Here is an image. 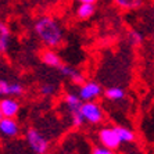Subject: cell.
Wrapping results in <instances>:
<instances>
[{
  "instance_id": "cell-10",
  "label": "cell",
  "mask_w": 154,
  "mask_h": 154,
  "mask_svg": "<svg viewBox=\"0 0 154 154\" xmlns=\"http://www.w3.org/2000/svg\"><path fill=\"white\" fill-rule=\"evenodd\" d=\"M10 29L4 24L3 21H0V53H6L10 45Z\"/></svg>"
},
{
  "instance_id": "cell-20",
  "label": "cell",
  "mask_w": 154,
  "mask_h": 154,
  "mask_svg": "<svg viewBox=\"0 0 154 154\" xmlns=\"http://www.w3.org/2000/svg\"><path fill=\"white\" fill-rule=\"evenodd\" d=\"M76 2H78L79 4H81V3H90V4H94L97 0H76Z\"/></svg>"
},
{
  "instance_id": "cell-6",
  "label": "cell",
  "mask_w": 154,
  "mask_h": 154,
  "mask_svg": "<svg viewBox=\"0 0 154 154\" xmlns=\"http://www.w3.org/2000/svg\"><path fill=\"white\" fill-rule=\"evenodd\" d=\"M0 111L6 118H14L20 111V103L14 97L6 96L0 100Z\"/></svg>"
},
{
  "instance_id": "cell-15",
  "label": "cell",
  "mask_w": 154,
  "mask_h": 154,
  "mask_svg": "<svg viewBox=\"0 0 154 154\" xmlns=\"http://www.w3.org/2000/svg\"><path fill=\"white\" fill-rule=\"evenodd\" d=\"M58 71H60V74L61 75H64V76H67V78H69L71 79L72 76L75 75V72H76V69L75 68H72V67H69V65H65V64H63L58 68Z\"/></svg>"
},
{
  "instance_id": "cell-2",
  "label": "cell",
  "mask_w": 154,
  "mask_h": 154,
  "mask_svg": "<svg viewBox=\"0 0 154 154\" xmlns=\"http://www.w3.org/2000/svg\"><path fill=\"white\" fill-rule=\"evenodd\" d=\"M81 114H82L85 122L88 124H93L97 125L104 121V111L100 104L94 103V101H85L81 106Z\"/></svg>"
},
{
  "instance_id": "cell-13",
  "label": "cell",
  "mask_w": 154,
  "mask_h": 154,
  "mask_svg": "<svg viewBox=\"0 0 154 154\" xmlns=\"http://www.w3.org/2000/svg\"><path fill=\"white\" fill-rule=\"evenodd\" d=\"M115 129H117V133H118L121 143H131L136 137L135 136V132H133L132 129L126 128V126H115Z\"/></svg>"
},
{
  "instance_id": "cell-18",
  "label": "cell",
  "mask_w": 154,
  "mask_h": 154,
  "mask_svg": "<svg viewBox=\"0 0 154 154\" xmlns=\"http://www.w3.org/2000/svg\"><path fill=\"white\" fill-rule=\"evenodd\" d=\"M92 154H114V150L111 149H107L104 146H96L92 151Z\"/></svg>"
},
{
  "instance_id": "cell-17",
  "label": "cell",
  "mask_w": 154,
  "mask_h": 154,
  "mask_svg": "<svg viewBox=\"0 0 154 154\" xmlns=\"http://www.w3.org/2000/svg\"><path fill=\"white\" fill-rule=\"evenodd\" d=\"M10 89H11V83L0 79V96H10Z\"/></svg>"
},
{
  "instance_id": "cell-1",
  "label": "cell",
  "mask_w": 154,
  "mask_h": 154,
  "mask_svg": "<svg viewBox=\"0 0 154 154\" xmlns=\"http://www.w3.org/2000/svg\"><path fill=\"white\" fill-rule=\"evenodd\" d=\"M35 33L49 49L61 46L64 40L63 29L58 25V22L51 17H40L35 22Z\"/></svg>"
},
{
  "instance_id": "cell-8",
  "label": "cell",
  "mask_w": 154,
  "mask_h": 154,
  "mask_svg": "<svg viewBox=\"0 0 154 154\" xmlns=\"http://www.w3.org/2000/svg\"><path fill=\"white\" fill-rule=\"evenodd\" d=\"M40 60L47 67H53V68H60L63 65V61H61L60 56H58L53 49H46L40 53Z\"/></svg>"
},
{
  "instance_id": "cell-16",
  "label": "cell",
  "mask_w": 154,
  "mask_h": 154,
  "mask_svg": "<svg viewBox=\"0 0 154 154\" xmlns=\"http://www.w3.org/2000/svg\"><path fill=\"white\" fill-rule=\"evenodd\" d=\"M54 92H56V85H53V83H43L40 86V93L43 96H51V94H54Z\"/></svg>"
},
{
  "instance_id": "cell-12",
  "label": "cell",
  "mask_w": 154,
  "mask_h": 154,
  "mask_svg": "<svg viewBox=\"0 0 154 154\" xmlns=\"http://www.w3.org/2000/svg\"><path fill=\"white\" fill-rule=\"evenodd\" d=\"M104 97L107 100H112V101H117V100H121L125 97V92L122 88H118V86H112V88H107V89L103 92Z\"/></svg>"
},
{
  "instance_id": "cell-4",
  "label": "cell",
  "mask_w": 154,
  "mask_h": 154,
  "mask_svg": "<svg viewBox=\"0 0 154 154\" xmlns=\"http://www.w3.org/2000/svg\"><path fill=\"white\" fill-rule=\"evenodd\" d=\"M99 139H100V143L104 147L111 149V150L118 149L119 144H121V140H119L115 126H106V128L100 129L99 131Z\"/></svg>"
},
{
  "instance_id": "cell-9",
  "label": "cell",
  "mask_w": 154,
  "mask_h": 154,
  "mask_svg": "<svg viewBox=\"0 0 154 154\" xmlns=\"http://www.w3.org/2000/svg\"><path fill=\"white\" fill-rule=\"evenodd\" d=\"M65 100V104L68 107L69 112L71 114H75V112H79L81 111V106H82V100L78 94H74V93H67L64 97Z\"/></svg>"
},
{
  "instance_id": "cell-11",
  "label": "cell",
  "mask_w": 154,
  "mask_h": 154,
  "mask_svg": "<svg viewBox=\"0 0 154 154\" xmlns=\"http://www.w3.org/2000/svg\"><path fill=\"white\" fill-rule=\"evenodd\" d=\"M94 11H96L94 4L81 3L78 6V8H76V15H78V18H81V20H88V18H90L94 14Z\"/></svg>"
},
{
  "instance_id": "cell-21",
  "label": "cell",
  "mask_w": 154,
  "mask_h": 154,
  "mask_svg": "<svg viewBox=\"0 0 154 154\" xmlns=\"http://www.w3.org/2000/svg\"><path fill=\"white\" fill-rule=\"evenodd\" d=\"M2 118H3V114H2V111H0V121H2Z\"/></svg>"
},
{
  "instance_id": "cell-3",
  "label": "cell",
  "mask_w": 154,
  "mask_h": 154,
  "mask_svg": "<svg viewBox=\"0 0 154 154\" xmlns=\"http://www.w3.org/2000/svg\"><path fill=\"white\" fill-rule=\"evenodd\" d=\"M26 142L35 154H46L49 150V142L36 128H28L26 131Z\"/></svg>"
},
{
  "instance_id": "cell-14",
  "label": "cell",
  "mask_w": 154,
  "mask_h": 154,
  "mask_svg": "<svg viewBox=\"0 0 154 154\" xmlns=\"http://www.w3.org/2000/svg\"><path fill=\"white\" fill-rule=\"evenodd\" d=\"M112 2L122 10H135L139 8L143 3V0H112Z\"/></svg>"
},
{
  "instance_id": "cell-7",
  "label": "cell",
  "mask_w": 154,
  "mask_h": 154,
  "mask_svg": "<svg viewBox=\"0 0 154 154\" xmlns=\"http://www.w3.org/2000/svg\"><path fill=\"white\" fill-rule=\"evenodd\" d=\"M0 133L6 137H14L20 133L18 122L14 118H6L3 117L0 121Z\"/></svg>"
},
{
  "instance_id": "cell-5",
  "label": "cell",
  "mask_w": 154,
  "mask_h": 154,
  "mask_svg": "<svg viewBox=\"0 0 154 154\" xmlns=\"http://www.w3.org/2000/svg\"><path fill=\"white\" fill-rule=\"evenodd\" d=\"M101 93H103V88L99 83L93 82V81H86L85 83L79 86L78 96L83 101H93L94 99L101 96Z\"/></svg>"
},
{
  "instance_id": "cell-19",
  "label": "cell",
  "mask_w": 154,
  "mask_h": 154,
  "mask_svg": "<svg viewBox=\"0 0 154 154\" xmlns=\"http://www.w3.org/2000/svg\"><path fill=\"white\" fill-rule=\"evenodd\" d=\"M129 38H131V40H132L133 43H140L142 42V36H140L139 32H136V31H131L129 32Z\"/></svg>"
}]
</instances>
